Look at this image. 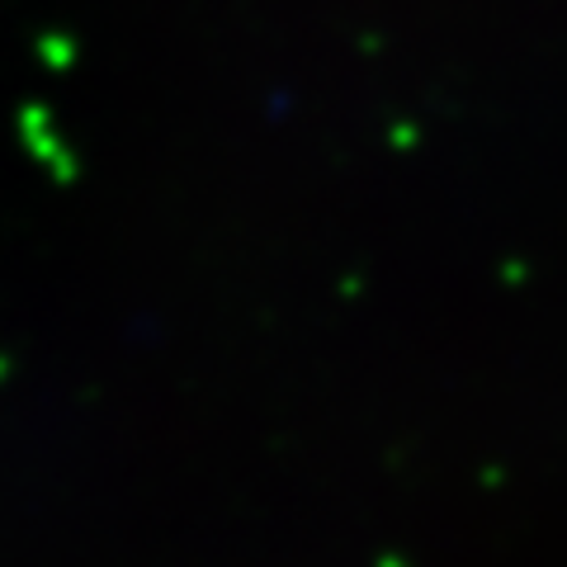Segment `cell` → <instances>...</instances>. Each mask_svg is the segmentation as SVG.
Returning <instances> with one entry per match:
<instances>
[]
</instances>
